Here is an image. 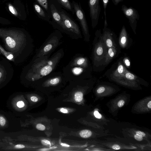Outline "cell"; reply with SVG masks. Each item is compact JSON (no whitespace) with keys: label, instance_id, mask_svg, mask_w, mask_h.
Wrapping results in <instances>:
<instances>
[{"label":"cell","instance_id":"obj_1","mask_svg":"<svg viewBox=\"0 0 151 151\" xmlns=\"http://www.w3.org/2000/svg\"><path fill=\"white\" fill-rule=\"evenodd\" d=\"M0 39L4 44V49L14 55L16 65L24 62L33 51L32 39L25 31L0 29Z\"/></svg>","mask_w":151,"mask_h":151},{"label":"cell","instance_id":"obj_23","mask_svg":"<svg viewBox=\"0 0 151 151\" xmlns=\"http://www.w3.org/2000/svg\"><path fill=\"white\" fill-rule=\"evenodd\" d=\"M83 94L81 91H77L74 94V99L77 102H80L83 99Z\"/></svg>","mask_w":151,"mask_h":151},{"label":"cell","instance_id":"obj_10","mask_svg":"<svg viewBox=\"0 0 151 151\" xmlns=\"http://www.w3.org/2000/svg\"><path fill=\"white\" fill-rule=\"evenodd\" d=\"M100 0H89L88 4L91 25L94 28L98 24L101 11Z\"/></svg>","mask_w":151,"mask_h":151},{"label":"cell","instance_id":"obj_35","mask_svg":"<svg viewBox=\"0 0 151 151\" xmlns=\"http://www.w3.org/2000/svg\"><path fill=\"white\" fill-rule=\"evenodd\" d=\"M9 8V11L12 14H16V11L13 6L10 5Z\"/></svg>","mask_w":151,"mask_h":151},{"label":"cell","instance_id":"obj_37","mask_svg":"<svg viewBox=\"0 0 151 151\" xmlns=\"http://www.w3.org/2000/svg\"><path fill=\"white\" fill-rule=\"evenodd\" d=\"M14 147L16 148H22L25 147V146L22 144L17 145L15 146Z\"/></svg>","mask_w":151,"mask_h":151},{"label":"cell","instance_id":"obj_9","mask_svg":"<svg viewBox=\"0 0 151 151\" xmlns=\"http://www.w3.org/2000/svg\"><path fill=\"white\" fill-rule=\"evenodd\" d=\"M100 38L99 41L95 44L93 49V60L95 65H97V63L104 59L107 50L102 38L101 34Z\"/></svg>","mask_w":151,"mask_h":151},{"label":"cell","instance_id":"obj_20","mask_svg":"<svg viewBox=\"0 0 151 151\" xmlns=\"http://www.w3.org/2000/svg\"><path fill=\"white\" fill-rule=\"evenodd\" d=\"M102 3L104 9V27H107L108 24L107 22L106 16V9L107 5L109 2V0H102Z\"/></svg>","mask_w":151,"mask_h":151},{"label":"cell","instance_id":"obj_25","mask_svg":"<svg viewBox=\"0 0 151 151\" xmlns=\"http://www.w3.org/2000/svg\"><path fill=\"white\" fill-rule=\"evenodd\" d=\"M106 88L104 86L99 87L97 89L96 92L98 94H101L103 93L106 90Z\"/></svg>","mask_w":151,"mask_h":151},{"label":"cell","instance_id":"obj_19","mask_svg":"<svg viewBox=\"0 0 151 151\" xmlns=\"http://www.w3.org/2000/svg\"><path fill=\"white\" fill-rule=\"evenodd\" d=\"M34 8L36 11L40 16L43 17L45 20H47V19L46 18L44 11L39 5L37 4H35ZM47 20L49 21L48 19Z\"/></svg>","mask_w":151,"mask_h":151},{"label":"cell","instance_id":"obj_21","mask_svg":"<svg viewBox=\"0 0 151 151\" xmlns=\"http://www.w3.org/2000/svg\"><path fill=\"white\" fill-rule=\"evenodd\" d=\"M61 4L68 10L73 12L72 6L69 0H58Z\"/></svg>","mask_w":151,"mask_h":151},{"label":"cell","instance_id":"obj_22","mask_svg":"<svg viewBox=\"0 0 151 151\" xmlns=\"http://www.w3.org/2000/svg\"><path fill=\"white\" fill-rule=\"evenodd\" d=\"M79 134L82 137L87 138L91 136L92 133L90 130L85 129L81 131L80 132Z\"/></svg>","mask_w":151,"mask_h":151},{"label":"cell","instance_id":"obj_33","mask_svg":"<svg viewBox=\"0 0 151 151\" xmlns=\"http://www.w3.org/2000/svg\"><path fill=\"white\" fill-rule=\"evenodd\" d=\"M134 138L138 141H142L143 139V137L135 134L134 135Z\"/></svg>","mask_w":151,"mask_h":151},{"label":"cell","instance_id":"obj_42","mask_svg":"<svg viewBox=\"0 0 151 151\" xmlns=\"http://www.w3.org/2000/svg\"><path fill=\"white\" fill-rule=\"evenodd\" d=\"M47 148H46V149H41V150H42V151H43V150H47Z\"/></svg>","mask_w":151,"mask_h":151},{"label":"cell","instance_id":"obj_17","mask_svg":"<svg viewBox=\"0 0 151 151\" xmlns=\"http://www.w3.org/2000/svg\"><path fill=\"white\" fill-rule=\"evenodd\" d=\"M0 53L4 55L8 60L12 61L14 64L15 58L14 55L11 52L6 50L0 44Z\"/></svg>","mask_w":151,"mask_h":151},{"label":"cell","instance_id":"obj_41","mask_svg":"<svg viewBox=\"0 0 151 151\" xmlns=\"http://www.w3.org/2000/svg\"><path fill=\"white\" fill-rule=\"evenodd\" d=\"M61 145L63 146H65V147H69L70 146L67 144H65V143H62L61 144Z\"/></svg>","mask_w":151,"mask_h":151},{"label":"cell","instance_id":"obj_36","mask_svg":"<svg viewBox=\"0 0 151 151\" xmlns=\"http://www.w3.org/2000/svg\"><path fill=\"white\" fill-rule=\"evenodd\" d=\"M123 0H112V2L115 5H117L119 3L123 1Z\"/></svg>","mask_w":151,"mask_h":151},{"label":"cell","instance_id":"obj_39","mask_svg":"<svg viewBox=\"0 0 151 151\" xmlns=\"http://www.w3.org/2000/svg\"><path fill=\"white\" fill-rule=\"evenodd\" d=\"M111 148L114 150H119L120 148V147L119 145H113L112 146Z\"/></svg>","mask_w":151,"mask_h":151},{"label":"cell","instance_id":"obj_34","mask_svg":"<svg viewBox=\"0 0 151 151\" xmlns=\"http://www.w3.org/2000/svg\"><path fill=\"white\" fill-rule=\"evenodd\" d=\"M41 142L43 145H50V142L49 141L46 139L42 140Z\"/></svg>","mask_w":151,"mask_h":151},{"label":"cell","instance_id":"obj_7","mask_svg":"<svg viewBox=\"0 0 151 151\" xmlns=\"http://www.w3.org/2000/svg\"><path fill=\"white\" fill-rule=\"evenodd\" d=\"M72 5L77 17L79 20L82 27L84 40L88 42L89 40L90 35L87 23L85 13L81 5L73 1Z\"/></svg>","mask_w":151,"mask_h":151},{"label":"cell","instance_id":"obj_27","mask_svg":"<svg viewBox=\"0 0 151 151\" xmlns=\"http://www.w3.org/2000/svg\"><path fill=\"white\" fill-rule=\"evenodd\" d=\"M124 64L127 67H129L130 65V62L129 59L127 58H124L123 60Z\"/></svg>","mask_w":151,"mask_h":151},{"label":"cell","instance_id":"obj_28","mask_svg":"<svg viewBox=\"0 0 151 151\" xmlns=\"http://www.w3.org/2000/svg\"><path fill=\"white\" fill-rule=\"evenodd\" d=\"M135 134L138 135L142 137H144L145 136V134L143 132L137 131L135 132Z\"/></svg>","mask_w":151,"mask_h":151},{"label":"cell","instance_id":"obj_30","mask_svg":"<svg viewBox=\"0 0 151 151\" xmlns=\"http://www.w3.org/2000/svg\"><path fill=\"white\" fill-rule=\"evenodd\" d=\"M6 121L3 116H0V124L1 126H3L5 124Z\"/></svg>","mask_w":151,"mask_h":151},{"label":"cell","instance_id":"obj_38","mask_svg":"<svg viewBox=\"0 0 151 151\" xmlns=\"http://www.w3.org/2000/svg\"><path fill=\"white\" fill-rule=\"evenodd\" d=\"M31 100L33 102H36L37 101L38 99L35 96H32L31 97Z\"/></svg>","mask_w":151,"mask_h":151},{"label":"cell","instance_id":"obj_6","mask_svg":"<svg viewBox=\"0 0 151 151\" xmlns=\"http://www.w3.org/2000/svg\"><path fill=\"white\" fill-rule=\"evenodd\" d=\"M14 73L9 60L5 58L0 57V84L9 81L13 78Z\"/></svg>","mask_w":151,"mask_h":151},{"label":"cell","instance_id":"obj_29","mask_svg":"<svg viewBox=\"0 0 151 151\" xmlns=\"http://www.w3.org/2000/svg\"><path fill=\"white\" fill-rule=\"evenodd\" d=\"M94 115L98 119H100L102 118V115L97 111H94Z\"/></svg>","mask_w":151,"mask_h":151},{"label":"cell","instance_id":"obj_26","mask_svg":"<svg viewBox=\"0 0 151 151\" xmlns=\"http://www.w3.org/2000/svg\"><path fill=\"white\" fill-rule=\"evenodd\" d=\"M36 128L37 129L41 131L44 130L45 129V126L41 124H37L36 126Z\"/></svg>","mask_w":151,"mask_h":151},{"label":"cell","instance_id":"obj_3","mask_svg":"<svg viewBox=\"0 0 151 151\" xmlns=\"http://www.w3.org/2000/svg\"><path fill=\"white\" fill-rule=\"evenodd\" d=\"M63 37V35L60 31L55 30L50 34L42 45L36 51L32 59L34 60L51 54L61 44V40Z\"/></svg>","mask_w":151,"mask_h":151},{"label":"cell","instance_id":"obj_14","mask_svg":"<svg viewBox=\"0 0 151 151\" xmlns=\"http://www.w3.org/2000/svg\"><path fill=\"white\" fill-rule=\"evenodd\" d=\"M51 12L55 21L61 28L63 25L62 19L59 12L53 4L50 5Z\"/></svg>","mask_w":151,"mask_h":151},{"label":"cell","instance_id":"obj_31","mask_svg":"<svg viewBox=\"0 0 151 151\" xmlns=\"http://www.w3.org/2000/svg\"><path fill=\"white\" fill-rule=\"evenodd\" d=\"M124 101L123 100H121L117 103V106L119 107H121L124 105Z\"/></svg>","mask_w":151,"mask_h":151},{"label":"cell","instance_id":"obj_40","mask_svg":"<svg viewBox=\"0 0 151 151\" xmlns=\"http://www.w3.org/2000/svg\"><path fill=\"white\" fill-rule=\"evenodd\" d=\"M60 111L61 112L64 113H66L68 112V111L67 109L63 108H61Z\"/></svg>","mask_w":151,"mask_h":151},{"label":"cell","instance_id":"obj_32","mask_svg":"<svg viewBox=\"0 0 151 151\" xmlns=\"http://www.w3.org/2000/svg\"><path fill=\"white\" fill-rule=\"evenodd\" d=\"M17 105L18 107L21 108L24 106V104L23 101H20L17 102Z\"/></svg>","mask_w":151,"mask_h":151},{"label":"cell","instance_id":"obj_13","mask_svg":"<svg viewBox=\"0 0 151 151\" xmlns=\"http://www.w3.org/2000/svg\"><path fill=\"white\" fill-rule=\"evenodd\" d=\"M128 38V33L125 27L123 26L120 32L119 38V43L122 48H125L127 47L129 42Z\"/></svg>","mask_w":151,"mask_h":151},{"label":"cell","instance_id":"obj_15","mask_svg":"<svg viewBox=\"0 0 151 151\" xmlns=\"http://www.w3.org/2000/svg\"><path fill=\"white\" fill-rule=\"evenodd\" d=\"M117 52L116 47H110L107 48L104 62V65L109 63L115 56Z\"/></svg>","mask_w":151,"mask_h":151},{"label":"cell","instance_id":"obj_12","mask_svg":"<svg viewBox=\"0 0 151 151\" xmlns=\"http://www.w3.org/2000/svg\"><path fill=\"white\" fill-rule=\"evenodd\" d=\"M113 33L109 29L104 27L101 37L107 48L111 47H116V45L113 38Z\"/></svg>","mask_w":151,"mask_h":151},{"label":"cell","instance_id":"obj_16","mask_svg":"<svg viewBox=\"0 0 151 151\" xmlns=\"http://www.w3.org/2000/svg\"><path fill=\"white\" fill-rule=\"evenodd\" d=\"M127 70L121 62H119L117 68L113 73V78H118L121 77Z\"/></svg>","mask_w":151,"mask_h":151},{"label":"cell","instance_id":"obj_8","mask_svg":"<svg viewBox=\"0 0 151 151\" xmlns=\"http://www.w3.org/2000/svg\"><path fill=\"white\" fill-rule=\"evenodd\" d=\"M121 10L128 19L130 26L134 33L136 34L137 21L140 18V16L137 11L132 7H128L124 4L122 6Z\"/></svg>","mask_w":151,"mask_h":151},{"label":"cell","instance_id":"obj_18","mask_svg":"<svg viewBox=\"0 0 151 151\" xmlns=\"http://www.w3.org/2000/svg\"><path fill=\"white\" fill-rule=\"evenodd\" d=\"M119 78H122L132 81H135L137 80V77L135 75L131 73L127 70L123 75Z\"/></svg>","mask_w":151,"mask_h":151},{"label":"cell","instance_id":"obj_4","mask_svg":"<svg viewBox=\"0 0 151 151\" xmlns=\"http://www.w3.org/2000/svg\"><path fill=\"white\" fill-rule=\"evenodd\" d=\"M63 74L68 81L84 79L89 76V68L68 64L63 69Z\"/></svg>","mask_w":151,"mask_h":151},{"label":"cell","instance_id":"obj_11","mask_svg":"<svg viewBox=\"0 0 151 151\" xmlns=\"http://www.w3.org/2000/svg\"><path fill=\"white\" fill-rule=\"evenodd\" d=\"M68 64L85 68H89L88 58L80 54H76L74 55Z\"/></svg>","mask_w":151,"mask_h":151},{"label":"cell","instance_id":"obj_5","mask_svg":"<svg viewBox=\"0 0 151 151\" xmlns=\"http://www.w3.org/2000/svg\"><path fill=\"white\" fill-rule=\"evenodd\" d=\"M61 17L63 25L61 30L72 38L77 40L82 38L79 28L77 24L63 12H59Z\"/></svg>","mask_w":151,"mask_h":151},{"label":"cell","instance_id":"obj_2","mask_svg":"<svg viewBox=\"0 0 151 151\" xmlns=\"http://www.w3.org/2000/svg\"><path fill=\"white\" fill-rule=\"evenodd\" d=\"M64 52L60 49L51 57L50 54L34 60L23 69L20 76L22 81L28 83H35L43 77L54 72L63 57Z\"/></svg>","mask_w":151,"mask_h":151},{"label":"cell","instance_id":"obj_24","mask_svg":"<svg viewBox=\"0 0 151 151\" xmlns=\"http://www.w3.org/2000/svg\"><path fill=\"white\" fill-rule=\"evenodd\" d=\"M38 3L46 10H48V5L47 0H37Z\"/></svg>","mask_w":151,"mask_h":151}]
</instances>
